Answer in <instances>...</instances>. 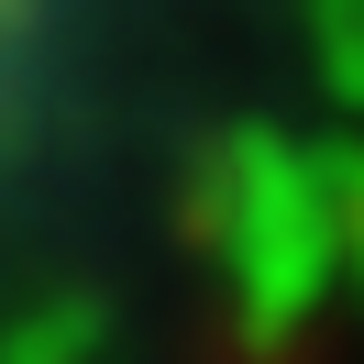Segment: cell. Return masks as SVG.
Masks as SVG:
<instances>
[{"label":"cell","instance_id":"6da1fadb","mask_svg":"<svg viewBox=\"0 0 364 364\" xmlns=\"http://www.w3.org/2000/svg\"><path fill=\"white\" fill-rule=\"evenodd\" d=\"M89 353H100V309H55L0 342V364H89Z\"/></svg>","mask_w":364,"mask_h":364}]
</instances>
